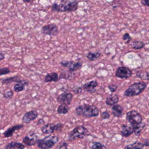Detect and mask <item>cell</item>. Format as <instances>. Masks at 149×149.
I'll return each mask as SVG.
<instances>
[{
	"label": "cell",
	"mask_w": 149,
	"mask_h": 149,
	"mask_svg": "<svg viewBox=\"0 0 149 149\" xmlns=\"http://www.w3.org/2000/svg\"><path fill=\"white\" fill-rule=\"evenodd\" d=\"M25 145L23 143L12 141L8 144H7L5 146V149H24Z\"/></svg>",
	"instance_id": "cell-20"
},
{
	"label": "cell",
	"mask_w": 149,
	"mask_h": 149,
	"mask_svg": "<svg viewBox=\"0 0 149 149\" xmlns=\"http://www.w3.org/2000/svg\"><path fill=\"white\" fill-rule=\"evenodd\" d=\"M122 40L125 41L126 44H129L132 40V37H130V34L128 33H126L123 34V37H122Z\"/></svg>",
	"instance_id": "cell-33"
},
{
	"label": "cell",
	"mask_w": 149,
	"mask_h": 149,
	"mask_svg": "<svg viewBox=\"0 0 149 149\" xmlns=\"http://www.w3.org/2000/svg\"><path fill=\"white\" fill-rule=\"evenodd\" d=\"M141 3L142 5L149 7V0H141Z\"/></svg>",
	"instance_id": "cell-39"
},
{
	"label": "cell",
	"mask_w": 149,
	"mask_h": 149,
	"mask_svg": "<svg viewBox=\"0 0 149 149\" xmlns=\"http://www.w3.org/2000/svg\"><path fill=\"white\" fill-rule=\"evenodd\" d=\"M44 120L43 119H40L38 120V122H37V125H40V124H42V123H44Z\"/></svg>",
	"instance_id": "cell-42"
},
{
	"label": "cell",
	"mask_w": 149,
	"mask_h": 149,
	"mask_svg": "<svg viewBox=\"0 0 149 149\" xmlns=\"http://www.w3.org/2000/svg\"><path fill=\"white\" fill-rule=\"evenodd\" d=\"M100 116H101V119H102V120H105V119H109V118H110L111 115H110V114H109V113L108 111H105L102 112L101 113Z\"/></svg>",
	"instance_id": "cell-34"
},
{
	"label": "cell",
	"mask_w": 149,
	"mask_h": 149,
	"mask_svg": "<svg viewBox=\"0 0 149 149\" xmlns=\"http://www.w3.org/2000/svg\"><path fill=\"white\" fill-rule=\"evenodd\" d=\"M59 80V77L58 76V74L56 72H51L47 73L44 77V81L45 82H51V81H54L56 82Z\"/></svg>",
	"instance_id": "cell-21"
},
{
	"label": "cell",
	"mask_w": 149,
	"mask_h": 149,
	"mask_svg": "<svg viewBox=\"0 0 149 149\" xmlns=\"http://www.w3.org/2000/svg\"><path fill=\"white\" fill-rule=\"evenodd\" d=\"M24 127L23 125L20 124V125H16L14 126H12L11 127H10L9 128H8L6 130H5L3 134V136L5 137H12L14 133L15 132L20 130L21 129H22Z\"/></svg>",
	"instance_id": "cell-15"
},
{
	"label": "cell",
	"mask_w": 149,
	"mask_h": 149,
	"mask_svg": "<svg viewBox=\"0 0 149 149\" xmlns=\"http://www.w3.org/2000/svg\"><path fill=\"white\" fill-rule=\"evenodd\" d=\"M60 64L68 69L69 71L75 72L79 70L82 66V63L81 62H74L73 61H62L60 62Z\"/></svg>",
	"instance_id": "cell-8"
},
{
	"label": "cell",
	"mask_w": 149,
	"mask_h": 149,
	"mask_svg": "<svg viewBox=\"0 0 149 149\" xmlns=\"http://www.w3.org/2000/svg\"><path fill=\"white\" fill-rule=\"evenodd\" d=\"M69 112V106L67 104H60L57 108V113L58 114L65 115Z\"/></svg>",
	"instance_id": "cell-26"
},
{
	"label": "cell",
	"mask_w": 149,
	"mask_h": 149,
	"mask_svg": "<svg viewBox=\"0 0 149 149\" xmlns=\"http://www.w3.org/2000/svg\"><path fill=\"white\" fill-rule=\"evenodd\" d=\"M38 116V113L36 110H31L26 112L22 117V122L28 124L34 120Z\"/></svg>",
	"instance_id": "cell-12"
},
{
	"label": "cell",
	"mask_w": 149,
	"mask_h": 149,
	"mask_svg": "<svg viewBox=\"0 0 149 149\" xmlns=\"http://www.w3.org/2000/svg\"><path fill=\"white\" fill-rule=\"evenodd\" d=\"M83 87L82 86H74L72 88V91L75 94H80L83 91Z\"/></svg>",
	"instance_id": "cell-35"
},
{
	"label": "cell",
	"mask_w": 149,
	"mask_h": 149,
	"mask_svg": "<svg viewBox=\"0 0 149 149\" xmlns=\"http://www.w3.org/2000/svg\"><path fill=\"white\" fill-rule=\"evenodd\" d=\"M13 96V91L11 89L5 90L3 93V97L6 100H10Z\"/></svg>",
	"instance_id": "cell-31"
},
{
	"label": "cell",
	"mask_w": 149,
	"mask_h": 149,
	"mask_svg": "<svg viewBox=\"0 0 149 149\" xmlns=\"http://www.w3.org/2000/svg\"><path fill=\"white\" fill-rule=\"evenodd\" d=\"M134 133V130L131 125H122L120 127V134L122 137H127Z\"/></svg>",
	"instance_id": "cell-14"
},
{
	"label": "cell",
	"mask_w": 149,
	"mask_h": 149,
	"mask_svg": "<svg viewBox=\"0 0 149 149\" xmlns=\"http://www.w3.org/2000/svg\"><path fill=\"white\" fill-rule=\"evenodd\" d=\"M126 120L130 123V125H137L143 122V117L137 111L132 110L127 112L126 114Z\"/></svg>",
	"instance_id": "cell-6"
},
{
	"label": "cell",
	"mask_w": 149,
	"mask_h": 149,
	"mask_svg": "<svg viewBox=\"0 0 149 149\" xmlns=\"http://www.w3.org/2000/svg\"><path fill=\"white\" fill-rule=\"evenodd\" d=\"M4 58H5V55H4V54H3V52H1L0 53V61L3 60Z\"/></svg>",
	"instance_id": "cell-41"
},
{
	"label": "cell",
	"mask_w": 149,
	"mask_h": 149,
	"mask_svg": "<svg viewBox=\"0 0 149 149\" xmlns=\"http://www.w3.org/2000/svg\"><path fill=\"white\" fill-rule=\"evenodd\" d=\"M29 81L24 79H21L15 84L13 87L14 91L16 92H21L25 89L26 86H28Z\"/></svg>",
	"instance_id": "cell-17"
},
{
	"label": "cell",
	"mask_w": 149,
	"mask_h": 149,
	"mask_svg": "<svg viewBox=\"0 0 149 149\" xmlns=\"http://www.w3.org/2000/svg\"><path fill=\"white\" fill-rule=\"evenodd\" d=\"M144 43L143 41L134 40L131 43V47L134 49H140L144 47Z\"/></svg>",
	"instance_id": "cell-29"
},
{
	"label": "cell",
	"mask_w": 149,
	"mask_h": 149,
	"mask_svg": "<svg viewBox=\"0 0 149 149\" xmlns=\"http://www.w3.org/2000/svg\"><path fill=\"white\" fill-rule=\"evenodd\" d=\"M41 130L44 134H52L56 131V124L50 123L45 124L41 127Z\"/></svg>",
	"instance_id": "cell-18"
},
{
	"label": "cell",
	"mask_w": 149,
	"mask_h": 149,
	"mask_svg": "<svg viewBox=\"0 0 149 149\" xmlns=\"http://www.w3.org/2000/svg\"><path fill=\"white\" fill-rule=\"evenodd\" d=\"M68 144L66 142H60L56 147V149H68Z\"/></svg>",
	"instance_id": "cell-32"
},
{
	"label": "cell",
	"mask_w": 149,
	"mask_h": 149,
	"mask_svg": "<svg viewBox=\"0 0 149 149\" xmlns=\"http://www.w3.org/2000/svg\"><path fill=\"white\" fill-rule=\"evenodd\" d=\"M63 125L61 123H58L56 124V131L61 130L63 128Z\"/></svg>",
	"instance_id": "cell-38"
},
{
	"label": "cell",
	"mask_w": 149,
	"mask_h": 149,
	"mask_svg": "<svg viewBox=\"0 0 149 149\" xmlns=\"http://www.w3.org/2000/svg\"><path fill=\"white\" fill-rule=\"evenodd\" d=\"M147 87V84L144 81H139L130 85L124 92L126 97H133L140 94Z\"/></svg>",
	"instance_id": "cell-2"
},
{
	"label": "cell",
	"mask_w": 149,
	"mask_h": 149,
	"mask_svg": "<svg viewBox=\"0 0 149 149\" xmlns=\"http://www.w3.org/2000/svg\"><path fill=\"white\" fill-rule=\"evenodd\" d=\"M143 143L144 146H149V139H144Z\"/></svg>",
	"instance_id": "cell-40"
},
{
	"label": "cell",
	"mask_w": 149,
	"mask_h": 149,
	"mask_svg": "<svg viewBox=\"0 0 149 149\" xmlns=\"http://www.w3.org/2000/svg\"><path fill=\"white\" fill-rule=\"evenodd\" d=\"M99 112V109L96 106L88 104L79 105L75 109V113L77 116L87 118L98 116Z\"/></svg>",
	"instance_id": "cell-1"
},
{
	"label": "cell",
	"mask_w": 149,
	"mask_h": 149,
	"mask_svg": "<svg viewBox=\"0 0 149 149\" xmlns=\"http://www.w3.org/2000/svg\"><path fill=\"white\" fill-rule=\"evenodd\" d=\"M75 74L73 73V72L68 71L65 72H62L59 76V79H66V80H72L74 79L75 77Z\"/></svg>",
	"instance_id": "cell-23"
},
{
	"label": "cell",
	"mask_w": 149,
	"mask_h": 149,
	"mask_svg": "<svg viewBox=\"0 0 149 149\" xmlns=\"http://www.w3.org/2000/svg\"><path fill=\"white\" fill-rule=\"evenodd\" d=\"M87 129L83 125H78L72 129L68 134V140L74 141L77 139H82L88 134Z\"/></svg>",
	"instance_id": "cell-4"
},
{
	"label": "cell",
	"mask_w": 149,
	"mask_h": 149,
	"mask_svg": "<svg viewBox=\"0 0 149 149\" xmlns=\"http://www.w3.org/2000/svg\"><path fill=\"white\" fill-rule=\"evenodd\" d=\"M38 136L34 133H31L26 135L22 140L23 143L27 146H32L37 143Z\"/></svg>",
	"instance_id": "cell-11"
},
{
	"label": "cell",
	"mask_w": 149,
	"mask_h": 149,
	"mask_svg": "<svg viewBox=\"0 0 149 149\" xmlns=\"http://www.w3.org/2000/svg\"><path fill=\"white\" fill-rule=\"evenodd\" d=\"M73 98V94L72 93L63 92L57 96L56 101L58 103L60 104H65L69 105L72 103Z\"/></svg>",
	"instance_id": "cell-10"
},
{
	"label": "cell",
	"mask_w": 149,
	"mask_h": 149,
	"mask_svg": "<svg viewBox=\"0 0 149 149\" xmlns=\"http://www.w3.org/2000/svg\"><path fill=\"white\" fill-rule=\"evenodd\" d=\"M98 83L97 80H91L84 83L83 86V89L87 93H93L95 91V88L98 86Z\"/></svg>",
	"instance_id": "cell-13"
},
{
	"label": "cell",
	"mask_w": 149,
	"mask_h": 149,
	"mask_svg": "<svg viewBox=\"0 0 149 149\" xmlns=\"http://www.w3.org/2000/svg\"><path fill=\"white\" fill-rule=\"evenodd\" d=\"M111 112H112V115L114 117L120 118L123 114V108L120 105L118 104H116L112 106Z\"/></svg>",
	"instance_id": "cell-16"
},
{
	"label": "cell",
	"mask_w": 149,
	"mask_h": 149,
	"mask_svg": "<svg viewBox=\"0 0 149 149\" xmlns=\"http://www.w3.org/2000/svg\"><path fill=\"white\" fill-rule=\"evenodd\" d=\"M58 12H73L78 8V2L76 0H61Z\"/></svg>",
	"instance_id": "cell-5"
},
{
	"label": "cell",
	"mask_w": 149,
	"mask_h": 149,
	"mask_svg": "<svg viewBox=\"0 0 149 149\" xmlns=\"http://www.w3.org/2000/svg\"><path fill=\"white\" fill-rule=\"evenodd\" d=\"M134 130V133L136 135V136H139L140 134L141 133V131L143 130V129H144V126H145V124L144 123H141L139 125H131Z\"/></svg>",
	"instance_id": "cell-27"
},
{
	"label": "cell",
	"mask_w": 149,
	"mask_h": 149,
	"mask_svg": "<svg viewBox=\"0 0 149 149\" xmlns=\"http://www.w3.org/2000/svg\"><path fill=\"white\" fill-rule=\"evenodd\" d=\"M136 76L144 80H149V72L147 71H138L136 72Z\"/></svg>",
	"instance_id": "cell-28"
},
{
	"label": "cell",
	"mask_w": 149,
	"mask_h": 149,
	"mask_svg": "<svg viewBox=\"0 0 149 149\" xmlns=\"http://www.w3.org/2000/svg\"><path fill=\"white\" fill-rule=\"evenodd\" d=\"M91 149H106V146L98 141H94L91 146Z\"/></svg>",
	"instance_id": "cell-30"
},
{
	"label": "cell",
	"mask_w": 149,
	"mask_h": 149,
	"mask_svg": "<svg viewBox=\"0 0 149 149\" xmlns=\"http://www.w3.org/2000/svg\"><path fill=\"white\" fill-rule=\"evenodd\" d=\"M132 75V70L126 66H119L115 72V76L116 77L125 79H128Z\"/></svg>",
	"instance_id": "cell-9"
},
{
	"label": "cell",
	"mask_w": 149,
	"mask_h": 149,
	"mask_svg": "<svg viewBox=\"0 0 149 149\" xmlns=\"http://www.w3.org/2000/svg\"><path fill=\"white\" fill-rule=\"evenodd\" d=\"M101 56V53L100 52H89L87 54L86 57L90 61H93L98 58H99Z\"/></svg>",
	"instance_id": "cell-25"
},
{
	"label": "cell",
	"mask_w": 149,
	"mask_h": 149,
	"mask_svg": "<svg viewBox=\"0 0 149 149\" xmlns=\"http://www.w3.org/2000/svg\"><path fill=\"white\" fill-rule=\"evenodd\" d=\"M59 140L58 136L48 135L42 139H38L37 147L40 149H50L52 148Z\"/></svg>",
	"instance_id": "cell-3"
},
{
	"label": "cell",
	"mask_w": 149,
	"mask_h": 149,
	"mask_svg": "<svg viewBox=\"0 0 149 149\" xmlns=\"http://www.w3.org/2000/svg\"><path fill=\"white\" fill-rule=\"evenodd\" d=\"M24 2H26V3H29V2H31L35 0H22Z\"/></svg>",
	"instance_id": "cell-43"
},
{
	"label": "cell",
	"mask_w": 149,
	"mask_h": 149,
	"mask_svg": "<svg viewBox=\"0 0 149 149\" xmlns=\"http://www.w3.org/2000/svg\"><path fill=\"white\" fill-rule=\"evenodd\" d=\"M41 31L42 34L51 36H56L59 33L58 26L55 23L48 24L42 26L41 29Z\"/></svg>",
	"instance_id": "cell-7"
},
{
	"label": "cell",
	"mask_w": 149,
	"mask_h": 149,
	"mask_svg": "<svg viewBox=\"0 0 149 149\" xmlns=\"http://www.w3.org/2000/svg\"><path fill=\"white\" fill-rule=\"evenodd\" d=\"M108 89L109 90V91H111V93H115L116 90L118 89V86L116 85V84H109L108 86Z\"/></svg>",
	"instance_id": "cell-36"
},
{
	"label": "cell",
	"mask_w": 149,
	"mask_h": 149,
	"mask_svg": "<svg viewBox=\"0 0 149 149\" xmlns=\"http://www.w3.org/2000/svg\"><path fill=\"white\" fill-rule=\"evenodd\" d=\"M119 101V97L116 94H109L105 100V104L109 106H112L118 104Z\"/></svg>",
	"instance_id": "cell-19"
},
{
	"label": "cell",
	"mask_w": 149,
	"mask_h": 149,
	"mask_svg": "<svg viewBox=\"0 0 149 149\" xmlns=\"http://www.w3.org/2000/svg\"><path fill=\"white\" fill-rule=\"evenodd\" d=\"M10 72V70L8 68H1L0 69V74L1 76L7 74Z\"/></svg>",
	"instance_id": "cell-37"
},
{
	"label": "cell",
	"mask_w": 149,
	"mask_h": 149,
	"mask_svg": "<svg viewBox=\"0 0 149 149\" xmlns=\"http://www.w3.org/2000/svg\"><path fill=\"white\" fill-rule=\"evenodd\" d=\"M20 80H21V78L19 76H12L10 77L4 79L2 80L1 83L2 84H9L13 82H18Z\"/></svg>",
	"instance_id": "cell-24"
},
{
	"label": "cell",
	"mask_w": 149,
	"mask_h": 149,
	"mask_svg": "<svg viewBox=\"0 0 149 149\" xmlns=\"http://www.w3.org/2000/svg\"><path fill=\"white\" fill-rule=\"evenodd\" d=\"M144 145L143 143L136 141L132 144L126 145L123 149H143Z\"/></svg>",
	"instance_id": "cell-22"
}]
</instances>
